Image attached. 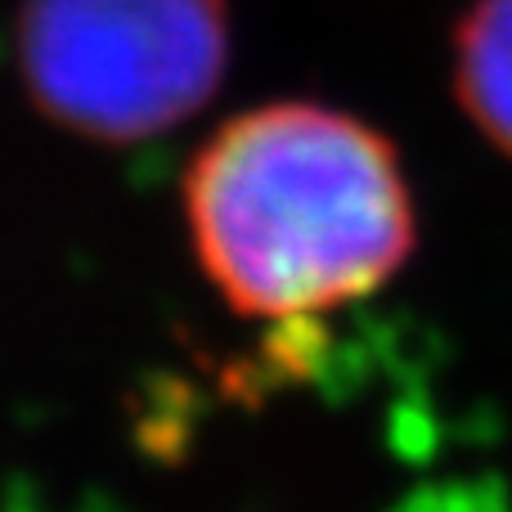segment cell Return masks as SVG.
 I'll return each mask as SVG.
<instances>
[{"label":"cell","instance_id":"3","mask_svg":"<svg viewBox=\"0 0 512 512\" xmlns=\"http://www.w3.org/2000/svg\"><path fill=\"white\" fill-rule=\"evenodd\" d=\"M454 95L468 122L512 158V0H472L454 32Z\"/></svg>","mask_w":512,"mask_h":512},{"label":"cell","instance_id":"2","mask_svg":"<svg viewBox=\"0 0 512 512\" xmlns=\"http://www.w3.org/2000/svg\"><path fill=\"white\" fill-rule=\"evenodd\" d=\"M225 0H23L18 68L32 104L99 144L153 140L216 95Z\"/></svg>","mask_w":512,"mask_h":512},{"label":"cell","instance_id":"1","mask_svg":"<svg viewBox=\"0 0 512 512\" xmlns=\"http://www.w3.org/2000/svg\"><path fill=\"white\" fill-rule=\"evenodd\" d=\"M185 221L230 310L270 324L369 297L418 243L396 144L364 117L310 99L225 122L189 162Z\"/></svg>","mask_w":512,"mask_h":512}]
</instances>
